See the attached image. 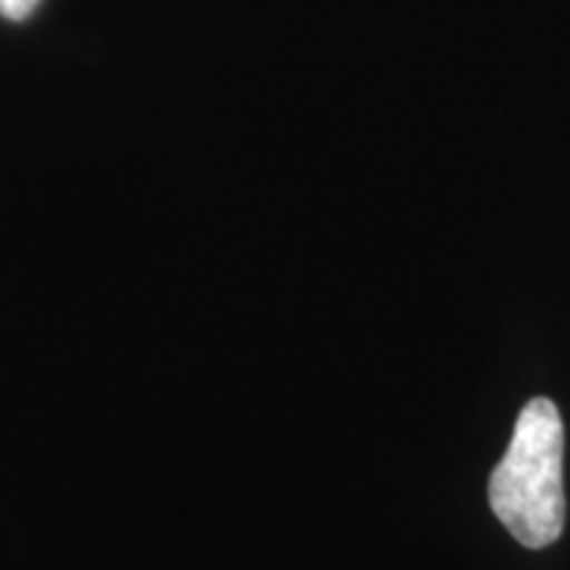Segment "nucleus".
<instances>
[{
	"label": "nucleus",
	"mask_w": 570,
	"mask_h": 570,
	"mask_svg": "<svg viewBox=\"0 0 570 570\" xmlns=\"http://www.w3.org/2000/svg\"><path fill=\"white\" fill-rule=\"evenodd\" d=\"M566 431L550 399H531L520 410L515 433L491 470L489 502L502 525L529 550H544L566 529L562 489Z\"/></svg>",
	"instance_id": "obj_1"
},
{
	"label": "nucleus",
	"mask_w": 570,
	"mask_h": 570,
	"mask_svg": "<svg viewBox=\"0 0 570 570\" xmlns=\"http://www.w3.org/2000/svg\"><path fill=\"white\" fill-rule=\"evenodd\" d=\"M38 3L40 0H0V13L11 21H21L38 9Z\"/></svg>",
	"instance_id": "obj_2"
}]
</instances>
